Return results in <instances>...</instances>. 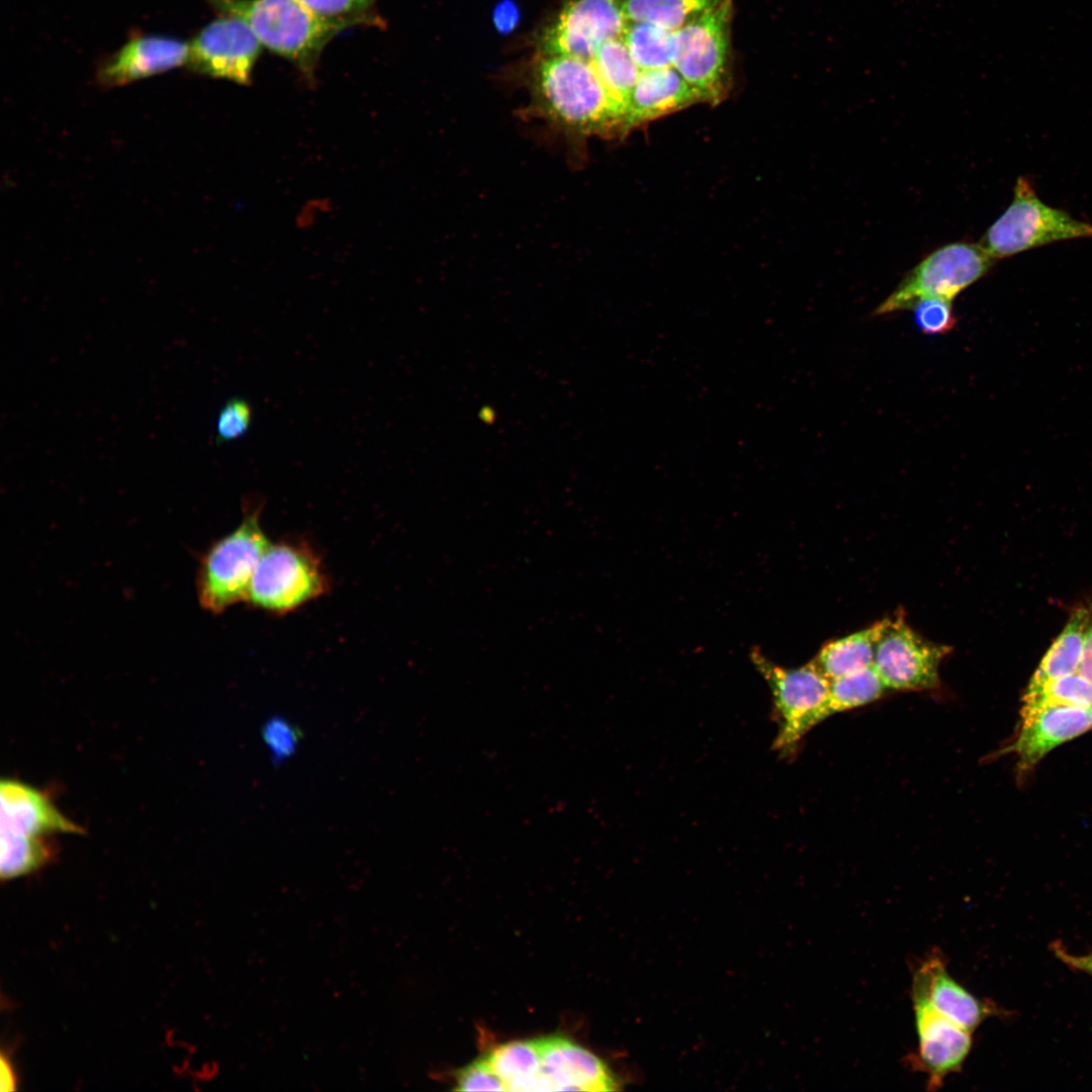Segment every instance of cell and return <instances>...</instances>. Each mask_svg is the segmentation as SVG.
Wrapping results in <instances>:
<instances>
[{"mask_svg": "<svg viewBox=\"0 0 1092 1092\" xmlns=\"http://www.w3.org/2000/svg\"><path fill=\"white\" fill-rule=\"evenodd\" d=\"M622 37L641 71L672 66L673 30L649 22L628 21Z\"/></svg>", "mask_w": 1092, "mask_h": 1092, "instance_id": "obj_23", "label": "cell"}, {"mask_svg": "<svg viewBox=\"0 0 1092 1092\" xmlns=\"http://www.w3.org/2000/svg\"><path fill=\"white\" fill-rule=\"evenodd\" d=\"M252 415V407L245 399L228 400L218 414L215 443L219 445L244 436L250 429Z\"/></svg>", "mask_w": 1092, "mask_h": 1092, "instance_id": "obj_28", "label": "cell"}, {"mask_svg": "<svg viewBox=\"0 0 1092 1092\" xmlns=\"http://www.w3.org/2000/svg\"><path fill=\"white\" fill-rule=\"evenodd\" d=\"M884 625L885 619L827 643L814 661L830 679L874 665L877 642Z\"/></svg>", "mask_w": 1092, "mask_h": 1092, "instance_id": "obj_21", "label": "cell"}, {"mask_svg": "<svg viewBox=\"0 0 1092 1092\" xmlns=\"http://www.w3.org/2000/svg\"><path fill=\"white\" fill-rule=\"evenodd\" d=\"M751 658L771 692L778 723L774 747L783 756L791 755L802 738L824 720L830 678L814 660L787 668L775 664L757 649L752 651Z\"/></svg>", "mask_w": 1092, "mask_h": 1092, "instance_id": "obj_8", "label": "cell"}, {"mask_svg": "<svg viewBox=\"0 0 1092 1092\" xmlns=\"http://www.w3.org/2000/svg\"><path fill=\"white\" fill-rule=\"evenodd\" d=\"M0 1067L1 1091L6 1092L15 1090L17 1084L16 1074L10 1059L4 1053L1 1054Z\"/></svg>", "mask_w": 1092, "mask_h": 1092, "instance_id": "obj_35", "label": "cell"}, {"mask_svg": "<svg viewBox=\"0 0 1092 1092\" xmlns=\"http://www.w3.org/2000/svg\"><path fill=\"white\" fill-rule=\"evenodd\" d=\"M1021 724L1005 752L1017 755L1020 771L1032 768L1051 750L1092 728V706L1023 705Z\"/></svg>", "mask_w": 1092, "mask_h": 1092, "instance_id": "obj_15", "label": "cell"}, {"mask_svg": "<svg viewBox=\"0 0 1092 1092\" xmlns=\"http://www.w3.org/2000/svg\"><path fill=\"white\" fill-rule=\"evenodd\" d=\"M911 1000L917 1046L906 1057V1063L926 1076L928 1091H937L948 1076L962 1071L973 1048V1032L937 1012L925 999Z\"/></svg>", "mask_w": 1092, "mask_h": 1092, "instance_id": "obj_13", "label": "cell"}, {"mask_svg": "<svg viewBox=\"0 0 1092 1092\" xmlns=\"http://www.w3.org/2000/svg\"><path fill=\"white\" fill-rule=\"evenodd\" d=\"M455 1090L507 1091V1087L484 1058L474 1061L458 1072Z\"/></svg>", "mask_w": 1092, "mask_h": 1092, "instance_id": "obj_31", "label": "cell"}, {"mask_svg": "<svg viewBox=\"0 0 1092 1092\" xmlns=\"http://www.w3.org/2000/svg\"><path fill=\"white\" fill-rule=\"evenodd\" d=\"M188 52L189 42L176 38L136 36L100 66L97 80L104 87L124 85L186 64Z\"/></svg>", "mask_w": 1092, "mask_h": 1092, "instance_id": "obj_17", "label": "cell"}, {"mask_svg": "<svg viewBox=\"0 0 1092 1092\" xmlns=\"http://www.w3.org/2000/svg\"><path fill=\"white\" fill-rule=\"evenodd\" d=\"M493 19L496 27L500 31L507 32L512 30L519 19L517 6L512 1L500 2L495 8Z\"/></svg>", "mask_w": 1092, "mask_h": 1092, "instance_id": "obj_33", "label": "cell"}, {"mask_svg": "<svg viewBox=\"0 0 1092 1092\" xmlns=\"http://www.w3.org/2000/svg\"><path fill=\"white\" fill-rule=\"evenodd\" d=\"M330 579L322 558L305 541L271 543L258 562L246 602L272 615H285L322 597Z\"/></svg>", "mask_w": 1092, "mask_h": 1092, "instance_id": "obj_5", "label": "cell"}, {"mask_svg": "<svg viewBox=\"0 0 1092 1092\" xmlns=\"http://www.w3.org/2000/svg\"><path fill=\"white\" fill-rule=\"evenodd\" d=\"M887 690L875 665L830 679L824 720L840 712L868 705Z\"/></svg>", "mask_w": 1092, "mask_h": 1092, "instance_id": "obj_25", "label": "cell"}, {"mask_svg": "<svg viewBox=\"0 0 1092 1092\" xmlns=\"http://www.w3.org/2000/svg\"><path fill=\"white\" fill-rule=\"evenodd\" d=\"M507 1091H545L537 1039L511 1041L495 1046L485 1057Z\"/></svg>", "mask_w": 1092, "mask_h": 1092, "instance_id": "obj_19", "label": "cell"}, {"mask_svg": "<svg viewBox=\"0 0 1092 1092\" xmlns=\"http://www.w3.org/2000/svg\"><path fill=\"white\" fill-rule=\"evenodd\" d=\"M1023 705L1060 704L1092 706V682L1078 672L1058 677L1037 687H1027Z\"/></svg>", "mask_w": 1092, "mask_h": 1092, "instance_id": "obj_26", "label": "cell"}, {"mask_svg": "<svg viewBox=\"0 0 1092 1092\" xmlns=\"http://www.w3.org/2000/svg\"><path fill=\"white\" fill-rule=\"evenodd\" d=\"M911 307L915 324L924 334H944L956 325L952 301L934 297L922 298Z\"/></svg>", "mask_w": 1092, "mask_h": 1092, "instance_id": "obj_27", "label": "cell"}, {"mask_svg": "<svg viewBox=\"0 0 1092 1092\" xmlns=\"http://www.w3.org/2000/svg\"><path fill=\"white\" fill-rule=\"evenodd\" d=\"M315 14L330 19L364 18L381 25L371 9L376 0H300Z\"/></svg>", "mask_w": 1092, "mask_h": 1092, "instance_id": "obj_29", "label": "cell"}, {"mask_svg": "<svg viewBox=\"0 0 1092 1092\" xmlns=\"http://www.w3.org/2000/svg\"><path fill=\"white\" fill-rule=\"evenodd\" d=\"M1091 612L1078 608L1062 633L1042 657L1027 687H1037L1052 679L1078 672Z\"/></svg>", "mask_w": 1092, "mask_h": 1092, "instance_id": "obj_20", "label": "cell"}, {"mask_svg": "<svg viewBox=\"0 0 1092 1092\" xmlns=\"http://www.w3.org/2000/svg\"><path fill=\"white\" fill-rule=\"evenodd\" d=\"M262 736L275 761L291 756L299 741L298 730L280 717H274L265 723Z\"/></svg>", "mask_w": 1092, "mask_h": 1092, "instance_id": "obj_30", "label": "cell"}, {"mask_svg": "<svg viewBox=\"0 0 1092 1092\" xmlns=\"http://www.w3.org/2000/svg\"><path fill=\"white\" fill-rule=\"evenodd\" d=\"M622 1H568L543 33L544 53L592 60L602 43L623 35L628 20Z\"/></svg>", "mask_w": 1092, "mask_h": 1092, "instance_id": "obj_11", "label": "cell"}, {"mask_svg": "<svg viewBox=\"0 0 1092 1092\" xmlns=\"http://www.w3.org/2000/svg\"><path fill=\"white\" fill-rule=\"evenodd\" d=\"M719 0H623L628 21L649 22L676 30L716 4Z\"/></svg>", "mask_w": 1092, "mask_h": 1092, "instance_id": "obj_24", "label": "cell"}, {"mask_svg": "<svg viewBox=\"0 0 1092 1092\" xmlns=\"http://www.w3.org/2000/svg\"><path fill=\"white\" fill-rule=\"evenodd\" d=\"M220 15L243 20L262 46L289 61L313 81L328 43L355 25H378L364 18L322 17L300 0H205Z\"/></svg>", "mask_w": 1092, "mask_h": 1092, "instance_id": "obj_2", "label": "cell"}, {"mask_svg": "<svg viewBox=\"0 0 1092 1092\" xmlns=\"http://www.w3.org/2000/svg\"><path fill=\"white\" fill-rule=\"evenodd\" d=\"M263 48L243 20L220 15L189 42L186 65L202 75L250 84Z\"/></svg>", "mask_w": 1092, "mask_h": 1092, "instance_id": "obj_12", "label": "cell"}, {"mask_svg": "<svg viewBox=\"0 0 1092 1092\" xmlns=\"http://www.w3.org/2000/svg\"><path fill=\"white\" fill-rule=\"evenodd\" d=\"M1091 237V223L1049 206L1030 182L1019 177L1011 203L987 230L980 245L995 260L1058 241Z\"/></svg>", "mask_w": 1092, "mask_h": 1092, "instance_id": "obj_7", "label": "cell"}, {"mask_svg": "<svg viewBox=\"0 0 1092 1092\" xmlns=\"http://www.w3.org/2000/svg\"><path fill=\"white\" fill-rule=\"evenodd\" d=\"M545 1091H614L620 1083L607 1065L560 1036L538 1038Z\"/></svg>", "mask_w": 1092, "mask_h": 1092, "instance_id": "obj_16", "label": "cell"}, {"mask_svg": "<svg viewBox=\"0 0 1092 1092\" xmlns=\"http://www.w3.org/2000/svg\"><path fill=\"white\" fill-rule=\"evenodd\" d=\"M949 647L921 637L902 615L885 619L874 665L887 689L924 691L938 686V669Z\"/></svg>", "mask_w": 1092, "mask_h": 1092, "instance_id": "obj_10", "label": "cell"}, {"mask_svg": "<svg viewBox=\"0 0 1092 1092\" xmlns=\"http://www.w3.org/2000/svg\"><path fill=\"white\" fill-rule=\"evenodd\" d=\"M263 502L245 500L243 519L236 529L211 544L197 572L201 607L219 614L246 602L253 573L270 541L261 524Z\"/></svg>", "mask_w": 1092, "mask_h": 1092, "instance_id": "obj_4", "label": "cell"}, {"mask_svg": "<svg viewBox=\"0 0 1092 1092\" xmlns=\"http://www.w3.org/2000/svg\"><path fill=\"white\" fill-rule=\"evenodd\" d=\"M733 0H719L674 30L672 66L703 102L719 104L730 87L729 44Z\"/></svg>", "mask_w": 1092, "mask_h": 1092, "instance_id": "obj_6", "label": "cell"}, {"mask_svg": "<svg viewBox=\"0 0 1092 1092\" xmlns=\"http://www.w3.org/2000/svg\"><path fill=\"white\" fill-rule=\"evenodd\" d=\"M910 995L925 999L937 1012L973 1033L988 1018L1009 1014L993 1001L976 997L953 979L937 948L915 965Z\"/></svg>", "mask_w": 1092, "mask_h": 1092, "instance_id": "obj_14", "label": "cell"}, {"mask_svg": "<svg viewBox=\"0 0 1092 1092\" xmlns=\"http://www.w3.org/2000/svg\"><path fill=\"white\" fill-rule=\"evenodd\" d=\"M1078 673L1092 682V613L1086 630Z\"/></svg>", "mask_w": 1092, "mask_h": 1092, "instance_id": "obj_34", "label": "cell"}, {"mask_svg": "<svg viewBox=\"0 0 1092 1092\" xmlns=\"http://www.w3.org/2000/svg\"><path fill=\"white\" fill-rule=\"evenodd\" d=\"M700 102L699 93L673 66L642 70L627 107L628 130Z\"/></svg>", "mask_w": 1092, "mask_h": 1092, "instance_id": "obj_18", "label": "cell"}, {"mask_svg": "<svg viewBox=\"0 0 1092 1092\" xmlns=\"http://www.w3.org/2000/svg\"><path fill=\"white\" fill-rule=\"evenodd\" d=\"M533 97L539 116L570 141L629 132L626 108L611 96L590 60L547 56L537 66Z\"/></svg>", "mask_w": 1092, "mask_h": 1092, "instance_id": "obj_1", "label": "cell"}, {"mask_svg": "<svg viewBox=\"0 0 1092 1092\" xmlns=\"http://www.w3.org/2000/svg\"><path fill=\"white\" fill-rule=\"evenodd\" d=\"M1051 949L1054 956L1070 969L1092 977V952L1082 956L1073 954L1059 940L1052 942Z\"/></svg>", "mask_w": 1092, "mask_h": 1092, "instance_id": "obj_32", "label": "cell"}, {"mask_svg": "<svg viewBox=\"0 0 1092 1092\" xmlns=\"http://www.w3.org/2000/svg\"><path fill=\"white\" fill-rule=\"evenodd\" d=\"M590 61L611 96L627 110L641 69L633 60L623 37L602 43Z\"/></svg>", "mask_w": 1092, "mask_h": 1092, "instance_id": "obj_22", "label": "cell"}, {"mask_svg": "<svg viewBox=\"0 0 1092 1092\" xmlns=\"http://www.w3.org/2000/svg\"><path fill=\"white\" fill-rule=\"evenodd\" d=\"M994 263L980 244L945 245L920 261L875 310L884 315L910 308L922 298L952 301L984 276Z\"/></svg>", "mask_w": 1092, "mask_h": 1092, "instance_id": "obj_9", "label": "cell"}, {"mask_svg": "<svg viewBox=\"0 0 1092 1092\" xmlns=\"http://www.w3.org/2000/svg\"><path fill=\"white\" fill-rule=\"evenodd\" d=\"M1 854L2 881L32 874L51 862L56 846L49 836L82 833L42 793L14 780H2Z\"/></svg>", "mask_w": 1092, "mask_h": 1092, "instance_id": "obj_3", "label": "cell"}]
</instances>
